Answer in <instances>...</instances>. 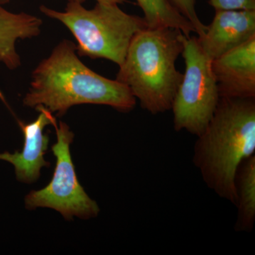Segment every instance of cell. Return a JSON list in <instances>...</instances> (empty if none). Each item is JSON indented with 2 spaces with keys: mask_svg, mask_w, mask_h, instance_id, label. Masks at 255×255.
Listing matches in <instances>:
<instances>
[{
  "mask_svg": "<svg viewBox=\"0 0 255 255\" xmlns=\"http://www.w3.org/2000/svg\"><path fill=\"white\" fill-rule=\"evenodd\" d=\"M237 193V219L235 231L251 233L255 222V155L240 164L235 177Z\"/></svg>",
  "mask_w": 255,
  "mask_h": 255,
  "instance_id": "8fae6325",
  "label": "cell"
},
{
  "mask_svg": "<svg viewBox=\"0 0 255 255\" xmlns=\"http://www.w3.org/2000/svg\"><path fill=\"white\" fill-rule=\"evenodd\" d=\"M56 130L57 142L52 147L56 157L54 174L46 187L31 191L25 198L28 209L38 207L50 208L58 211L67 220L73 216L89 219L98 216L100 209L95 201L87 195L78 182L70 146L73 132L66 124L60 122L53 125Z\"/></svg>",
  "mask_w": 255,
  "mask_h": 255,
  "instance_id": "8992f818",
  "label": "cell"
},
{
  "mask_svg": "<svg viewBox=\"0 0 255 255\" xmlns=\"http://www.w3.org/2000/svg\"><path fill=\"white\" fill-rule=\"evenodd\" d=\"M183 44L185 73L171 110L176 131L185 130L198 136L212 119L221 97L212 60L201 50L197 37L184 36Z\"/></svg>",
  "mask_w": 255,
  "mask_h": 255,
  "instance_id": "5b68a950",
  "label": "cell"
},
{
  "mask_svg": "<svg viewBox=\"0 0 255 255\" xmlns=\"http://www.w3.org/2000/svg\"><path fill=\"white\" fill-rule=\"evenodd\" d=\"M86 0H69V2L79 3L82 4L85 2ZM97 2L109 3V4H123L125 0H96Z\"/></svg>",
  "mask_w": 255,
  "mask_h": 255,
  "instance_id": "9a60e30c",
  "label": "cell"
},
{
  "mask_svg": "<svg viewBox=\"0 0 255 255\" xmlns=\"http://www.w3.org/2000/svg\"><path fill=\"white\" fill-rule=\"evenodd\" d=\"M23 103L32 108L42 106L63 117L80 105L110 106L127 113L135 108L136 99L127 85L86 66L78 58L76 45L64 39L32 72Z\"/></svg>",
  "mask_w": 255,
  "mask_h": 255,
  "instance_id": "6da1fadb",
  "label": "cell"
},
{
  "mask_svg": "<svg viewBox=\"0 0 255 255\" xmlns=\"http://www.w3.org/2000/svg\"><path fill=\"white\" fill-rule=\"evenodd\" d=\"M0 99L3 101V102H5L4 96H3L2 93H1V91H0Z\"/></svg>",
  "mask_w": 255,
  "mask_h": 255,
  "instance_id": "e0dca14e",
  "label": "cell"
},
{
  "mask_svg": "<svg viewBox=\"0 0 255 255\" xmlns=\"http://www.w3.org/2000/svg\"><path fill=\"white\" fill-rule=\"evenodd\" d=\"M221 98H255V36L212 60Z\"/></svg>",
  "mask_w": 255,
  "mask_h": 255,
  "instance_id": "52a82bcc",
  "label": "cell"
},
{
  "mask_svg": "<svg viewBox=\"0 0 255 255\" xmlns=\"http://www.w3.org/2000/svg\"><path fill=\"white\" fill-rule=\"evenodd\" d=\"M196 137L193 164L209 189L236 206V171L255 155V98H220L212 119Z\"/></svg>",
  "mask_w": 255,
  "mask_h": 255,
  "instance_id": "7a4b0ae2",
  "label": "cell"
},
{
  "mask_svg": "<svg viewBox=\"0 0 255 255\" xmlns=\"http://www.w3.org/2000/svg\"><path fill=\"white\" fill-rule=\"evenodd\" d=\"M143 11L148 28H177L187 38L195 33L194 26L183 16L169 0H136Z\"/></svg>",
  "mask_w": 255,
  "mask_h": 255,
  "instance_id": "7c38bea8",
  "label": "cell"
},
{
  "mask_svg": "<svg viewBox=\"0 0 255 255\" xmlns=\"http://www.w3.org/2000/svg\"><path fill=\"white\" fill-rule=\"evenodd\" d=\"M10 0H0V4H5L6 3L9 2Z\"/></svg>",
  "mask_w": 255,
  "mask_h": 255,
  "instance_id": "2e32d148",
  "label": "cell"
},
{
  "mask_svg": "<svg viewBox=\"0 0 255 255\" xmlns=\"http://www.w3.org/2000/svg\"><path fill=\"white\" fill-rule=\"evenodd\" d=\"M43 14L65 25L77 41V53L120 66L133 37L148 27L143 17L127 14L119 4L97 2L92 9L68 2L63 11L40 6Z\"/></svg>",
  "mask_w": 255,
  "mask_h": 255,
  "instance_id": "277c9868",
  "label": "cell"
},
{
  "mask_svg": "<svg viewBox=\"0 0 255 255\" xmlns=\"http://www.w3.org/2000/svg\"><path fill=\"white\" fill-rule=\"evenodd\" d=\"M216 11L219 10H255V0H209Z\"/></svg>",
  "mask_w": 255,
  "mask_h": 255,
  "instance_id": "5bb4252c",
  "label": "cell"
},
{
  "mask_svg": "<svg viewBox=\"0 0 255 255\" xmlns=\"http://www.w3.org/2000/svg\"><path fill=\"white\" fill-rule=\"evenodd\" d=\"M183 34L172 28H146L130 42L116 80L127 85L140 107L152 115L172 108L183 74L176 68Z\"/></svg>",
  "mask_w": 255,
  "mask_h": 255,
  "instance_id": "3957f363",
  "label": "cell"
},
{
  "mask_svg": "<svg viewBox=\"0 0 255 255\" xmlns=\"http://www.w3.org/2000/svg\"><path fill=\"white\" fill-rule=\"evenodd\" d=\"M35 109L40 112L36 120L29 124L18 122L24 137L22 151L0 154V159L14 165L16 179L22 182H35L39 177L41 169L50 165L43 157L49 142V137L43 133V130L46 126L56 124V119L42 106Z\"/></svg>",
  "mask_w": 255,
  "mask_h": 255,
  "instance_id": "9c48e42d",
  "label": "cell"
},
{
  "mask_svg": "<svg viewBox=\"0 0 255 255\" xmlns=\"http://www.w3.org/2000/svg\"><path fill=\"white\" fill-rule=\"evenodd\" d=\"M254 36L255 10H219L197 40L203 52L214 60Z\"/></svg>",
  "mask_w": 255,
  "mask_h": 255,
  "instance_id": "ba28073f",
  "label": "cell"
},
{
  "mask_svg": "<svg viewBox=\"0 0 255 255\" xmlns=\"http://www.w3.org/2000/svg\"><path fill=\"white\" fill-rule=\"evenodd\" d=\"M41 18L26 13H13L0 9V62L11 70L21 65L16 50L18 40L35 38L41 33Z\"/></svg>",
  "mask_w": 255,
  "mask_h": 255,
  "instance_id": "30bf717a",
  "label": "cell"
},
{
  "mask_svg": "<svg viewBox=\"0 0 255 255\" xmlns=\"http://www.w3.org/2000/svg\"><path fill=\"white\" fill-rule=\"evenodd\" d=\"M176 9L194 26L198 37L204 36L207 28L201 21L196 10V0H169Z\"/></svg>",
  "mask_w": 255,
  "mask_h": 255,
  "instance_id": "4fadbf2b",
  "label": "cell"
},
{
  "mask_svg": "<svg viewBox=\"0 0 255 255\" xmlns=\"http://www.w3.org/2000/svg\"><path fill=\"white\" fill-rule=\"evenodd\" d=\"M1 8H2V6H1V4H0V9H1Z\"/></svg>",
  "mask_w": 255,
  "mask_h": 255,
  "instance_id": "ac0fdd59",
  "label": "cell"
}]
</instances>
